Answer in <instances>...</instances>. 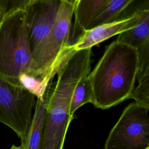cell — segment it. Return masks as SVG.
<instances>
[{
	"mask_svg": "<svg viewBox=\"0 0 149 149\" xmlns=\"http://www.w3.org/2000/svg\"><path fill=\"white\" fill-rule=\"evenodd\" d=\"M45 112V100L37 99L30 127L25 139L21 141L22 149H40Z\"/></svg>",
	"mask_w": 149,
	"mask_h": 149,
	"instance_id": "8fae6325",
	"label": "cell"
},
{
	"mask_svg": "<svg viewBox=\"0 0 149 149\" xmlns=\"http://www.w3.org/2000/svg\"><path fill=\"white\" fill-rule=\"evenodd\" d=\"M10 149H22V147H21L20 146H16L13 144Z\"/></svg>",
	"mask_w": 149,
	"mask_h": 149,
	"instance_id": "2e32d148",
	"label": "cell"
},
{
	"mask_svg": "<svg viewBox=\"0 0 149 149\" xmlns=\"http://www.w3.org/2000/svg\"><path fill=\"white\" fill-rule=\"evenodd\" d=\"M61 0H27L24 6L25 26L33 59L50 34Z\"/></svg>",
	"mask_w": 149,
	"mask_h": 149,
	"instance_id": "52a82bcc",
	"label": "cell"
},
{
	"mask_svg": "<svg viewBox=\"0 0 149 149\" xmlns=\"http://www.w3.org/2000/svg\"><path fill=\"white\" fill-rule=\"evenodd\" d=\"M134 2V0H107L88 30L120 19L122 13Z\"/></svg>",
	"mask_w": 149,
	"mask_h": 149,
	"instance_id": "7c38bea8",
	"label": "cell"
},
{
	"mask_svg": "<svg viewBox=\"0 0 149 149\" xmlns=\"http://www.w3.org/2000/svg\"><path fill=\"white\" fill-rule=\"evenodd\" d=\"M148 111L134 102L129 104L111 130L104 149H149Z\"/></svg>",
	"mask_w": 149,
	"mask_h": 149,
	"instance_id": "5b68a950",
	"label": "cell"
},
{
	"mask_svg": "<svg viewBox=\"0 0 149 149\" xmlns=\"http://www.w3.org/2000/svg\"><path fill=\"white\" fill-rule=\"evenodd\" d=\"M74 1L61 0L54 27L33 58L38 76L47 88L56 74L60 63L70 45Z\"/></svg>",
	"mask_w": 149,
	"mask_h": 149,
	"instance_id": "277c9868",
	"label": "cell"
},
{
	"mask_svg": "<svg viewBox=\"0 0 149 149\" xmlns=\"http://www.w3.org/2000/svg\"><path fill=\"white\" fill-rule=\"evenodd\" d=\"M91 48L74 51L69 47L59 66L57 80L50 82L44 100L45 117L40 149H62L69 125L70 102L77 82L91 70Z\"/></svg>",
	"mask_w": 149,
	"mask_h": 149,
	"instance_id": "6da1fadb",
	"label": "cell"
},
{
	"mask_svg": "<svg viewBox=\"0 0 149 149\" xmlns=\"http://www.w3.org/2000/svg\"><path fill=\"white\" fill-rule=\"evenodd\" d=\"M138 84L134 87L130 98L135 100V103L149 108V74L137 79Z\"/></svg>",
	"mask_w": 149,
	"mask_h": 149,
	"instance_id": "9a60e30c",
	"label": "cell"
},
{
	"mask_svg": "<svg viewBox=\"0 0 149 149\" xmlns=\"http://www.w3.org/2000/svg\"><path fill=\"white\" fill-rule=\"evenodd\" d=\"M138 49L149 43V8L143 7L139 23L133 28L118 34L116 40Z\"/></svg>",
	"mask_w": 149,
	"mask_h": 149,
	"instance_id": "30bf717a",
	"label": "cell"
},
{
	"mask_svg": "<svg viewBox=\"0 0 149 149\" xmlns=\"http://www.w3.org/2000/svg\"><path fill=\"white\" fill-rule=\"evenodd\" d=\"M92 90L88 75L82 77L76 84L71 98L70 112L72 116L82 105L91 103Z\"/></svg>",
	"mask_w": 149,
	"mask_h": 149,
	"instance_id": "4fadbf2b",
	"label": "cell"
},
{
	"mask_svg": "<svg viewBox=\"0 0 149 149\" xmlns=\"http://www.w3.org/2000/svg\"><path fill=\"white\" fill-rule=\"evenodd\" d=\"M23 73L39 77L30 49L24 7H17L0 13V77L19 85L18 77Z\"/></svg>",
	"mask_w": 149,
	"mask_h": 149,
	"instance_id": "3957f363",
	"label": "cell"
},
{
	"mask_svg": "<svg viewBox=\"0 0 149 149\" xmlns=\"http://www.w3.org/2000/svg\"><path fill=\"white\" fill-rule=\"evenodd\" d=\"M36 97L19 84L0 77V122L23 140L30 127Z\"/></svg>",
	"mask_w": 149,
	"mask_h": 149,
	"instance_id": "8992f818",
	"label": "cell"
},
{
	"mask_svg": "<svg viewBox=\"0 0 149 149\" xmlns=\"http://www.w3.org/2000/svg\"><path fill=\"white\" fill-rule=\"evenodd\" d=\"M106 1L74 0L73 7L74 26L72 38L79 32H80V36L84 31L88 30Z\"/></svg>",
	"mask_w": 149,
	"mask_h": 149,
	"instance_id": "9c48e42d",
	"label": "cell"
},
{
	"mask_svg": "<svg viewBox=\"0 0 149 149\" xmlns=\"http://www.w3.org/2000/svg\"><path fill=\"white\" fill-rule=\"evenodd\" d=\"M139 70L136 48L116 40L105 51L88 77L95 107L107 109L130 98Z\"/></svg>",
	"mask_w": 149,
	"mask_h": 149,
	"instance_id": "7a4b0ae2",
	"label": "cell"
},
{
	"mask_svg": "<svg viewBox=\"0 0 149 149\" xmlns=\"http://www.w3.org/2000/svg\"><path fill=\"white\" fill-rule=\"evenodd\" d=\"M143 8H138L130 15L123 16L114 22L84 31L70 47L74 51L91 48L116 34L133 28L140 20Z\"/></svg>",
	"mask_w": 149,
	"mask_h": 149,
	"instance_id": "ba28073f",
	"label": "cell"
},
{
	"mask_svg": "<svg viewBox=\"0 0 149 149\" xmlns=\"http://www.w3.org/2000/svg\"><path fill=\"white\" fill-rule=\"evenodd\" d=\"M18 82L19 85L33 94L37 99L44 100L47 88L44 86L40 78L31 74L23 73L19 75Z\"/></svg>",
	"mask_w": 149,
	"mask_h": 149,
	"instance_id": "5bb4252c",
	"label": "cell"
}]
</instances>
